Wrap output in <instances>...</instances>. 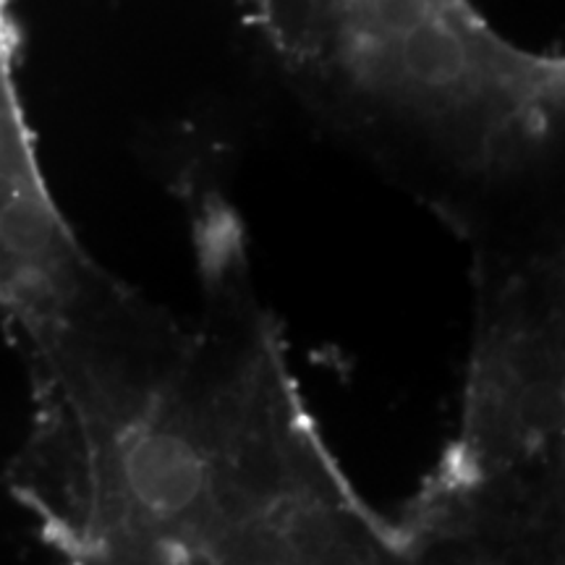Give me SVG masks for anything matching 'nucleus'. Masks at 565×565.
<instances>
[{
    "label": "nucleus",
    "instance_id": "20e7f679",
    "mask_svg": "<svg viewBox=\"0 0 565 565\" xmlns=\"http://www.w3.org/2000/svg\"><path fill=\"white\" fill-rule=\"evenodd\" d=\"M105 275L42 173L13 79L9 0H0V315L24 343L58 322Z\"/></svg>",
    "mask_w": 565,
    "mask_h": 565
},
{
    "label": "nucleus",
    "instance_id": "7ed1b4c3",
    "mask_svg": "<svg viewBox=\"0 0 565 565\" xmlns=\"http://www.w3.org/2000/svg\"><path fill=\"white\" fill-rule=\"evenodd\" d=\"M565 278L557 254L477 275L456 435L393 515L406 563H511L561 553Z\"/></svg>",
    "mask_w": 565,
    "mask_h": 565
},
{
    "label": "nucleus",
    "instance_id": "f03ea898",
    "mask_svg": "<svg viewBox=\"0 0 565 565\" xmlns=\"http://www.w3.org/2000/svg\"><path fill=\"white\" fill-rule=\"evenodd\" d=\"M288 63L450 175L513 181L563 137V58L524 51L471 0H249Z\"/></svg>",
    "mask_w": 565,
    "mask_h": 565
},
{
    "label": "nucleus",
    "instance_id": "f257e3e1",
    "mask_svg": "<svg viewBox=\"0 0 565 565\" xmlns=\"http://www.w3.org/2000/svg\"><path fill=\"white\" fill-rule=\"evenodd\" d=\"M196 303L116 275L21 343L30 429L9 490L68 563H406L393 515L307 408L233 210L194 212Z\"/></svg>",
    "mask_w": 565,
    "mask_h": 565
}]
</instances>
